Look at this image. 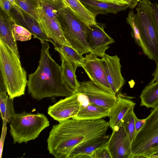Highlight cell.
<instances>
[{
  "instance_id": "obj_34",
  "label": "cell",
  "mask_w": 158,
  "mask_h": 158,
  "mask_svg": "<svg viewBox=\"0 0 158 158\" xmlns=\"http://www.w3.org/2000/svg\"><path fill=\"white\" fill-rule=\"evenodd\" d=\"M151 7L156 27L158 33V5L156 3H152Z\"/></svg>"
},
{
  "instance_id": "obj_7",
  "label": "cell",
  "mask_w": 158,
  "mask_h": 158,
  "mask_svg": "<svg viewBox=\"0 0 158 158\" xmlns=\"http://www.w3.org/2000/svg\"><path fill=\"white\" fill-rule=\"evenodd\" d=\"M152 2L140 0L136 7L138 25L143 42L149 55V59L158 63V33L155 25Z\"/></svg>"
},
{
  "instance_id": "obj_2",
  "label": "cell",
  "mask_w": 158,
  "mask_h": 158,
  "mask_svg": "<svg viewBox=\"0 0 158 158\" xmlns=\"http://www.w3.org/2000/svg\"><path fill=\"white\" fill-rule=\"evenodd\" d=\"M42 48L38 67L29 74L28 93L38 101L45 98L70 96L76 92L64 82L61 66L52 58L48 41L40 42Z\"/></svg>"
},
{
  "instance_id": "obj_9",
  "label": "cell",
  "mask_w": 158,
  "mask_h": 158,
  "mask_svg": "<svg viewBox=\"0 0 158 158\" xmlns=\"http://www.w3.org/2000/svg\"><path fill=\"white\" fill-rule=\"evenodd\" d=\"M105 23L97 22L87 26L86 39L90 52L98 57H102L109 45L115 42L105 31Z\"/></svg>"
},
{
  "instance_id": "obj_11",
  "label": "cell",
  "mask_w": 158,
  "mask_h": 158,
  "mask_svg": "<svg viewBox=\"0 0 158 158\" xmlns=\"http://www.w3.org/2000/svg\"><path fill=\"white\" fill-rule=\"evenodd\" d=\"M97 57L91 52L86 55L81 67L94 84L108 92L115 94L108 82L102 59Z\"/></svg>"
},
{
  "instance_id": "obj_20",
  "label": "cell",
  "mask_w": 158,
  "mask_h": 158,
  "mask_svg": "<svg viewBox=\"0 0 158 158\" xmlns=\"http://www.w3.org/2000/svg\"><path fill=\"white\" fill-rule=\"evenodd\" d=\"M110 110L89 103L85 107H81L76 115L72 118L87 120H100L108 117Z\"/></svg>"
},
{
  "instance_id": "obj_3",
  "label": "cell",
  "mask_w": 158,
  "mask_h": 158,
  "mask_svg": "<svg viewBox=\"0 0 158 158\" xmlns=\"http://www.w3.org/2000/svg\"><path fill=\"white\" fill-rule=\"evenodd\" d=\"M0 74L11 98L25 94L27 85V72L14 52L0 40Z\"/></svg>"
},
{
  "instance_id": "obj_31",
  "label": "cell",
  "mask_w": 158,
  "mask_h": 158,
  "mask_svg": "<svg viewBox=\"0 0 158 158\" xmlns=\"http://www.w3.org/2000/svg\"><path fill=\"white\" fill-rule=\"evenodd\" d=\"M111 158L106 146L99 148L95 151L90 156V158Z\"/></svg>"
},
{
  "instance_id": "obj_13",
  "label": "cell",
  "mask_w": 158,
  "mask_h": 158,
  "mask_svg": "<svg viewBox=\"0 0 158 158\" xmlns=\"http://www.w3.org/2000/svg\"><path fill=\"white\" fill-rule=\"evenodd\" d=\"M81 107L78 93L77 92L50 106L48 109V114L54 119L59 122L75 116Z\"/></svg>"
},
{
  "instance_id": "obj_24",
  "label": "cell",
  "mask_w": 158,
  "mask_h": 158,
  "mask_svg": "<svg viewBox=\"0 0 158 158\" xmlns=\"http://www.w3.org/2000/svg\"><path fill=\"white\" fill-rule=\"evenodd\" d=\"M6 91H0V116L3 122H10L15 114L14 109L13 100L6 94Z\"/></svg>"
},
{
  "instance_id": "obj_8",
  "label": "cell",
  "mask_w": 158,
  "mask_h": 158,
  "mask_svg": "<svg viewBox=\"0 0 158 158\" xmlns=\"http://www.w3.org/2000/svg\"><path fill=\"white\" fill-rule=\"evenodd\" d=\"M34 0L35 2V11L36 20L43 31L53 41L54 45L70 46L64 37L58 19H53L48 16L40 3L38 0Z\"/></svg>"
},
{
  "instance_id": "obj_22",
  "label": "cell",
  "mask_w": 158,
  "mask_h": 158,
  "mask_svg": "<svg viewBox=\"0 0 158 158\" xmlns=\"http://www.w3.org/2000/svg\"><path fill=\"white\" fill-rule=\"evenodd\" d=\"M140 106L154 108L158 105V81H151L143 89L139 96Z\"/></svg>"
},
{
  "instance_id": "obj_25",
  "label": "cell",
  "mask_w": 158,
  "mask_h": 158,
  "mask_svg": "<svg viewBox=\"0 0 158 158\" xmlns=\"http://www.w3.org/2000/svg\"><path fill=\"white\" fill-rule=\"evenodd\" d=\"M54 49L69 61L77 67H82L84 57L71 47L66 45L58 46L54 45Z\"/></svg>"
},
{
  "instance_id": "obj_1",
  "label": "cell",
  "mask_w": 158,
  "mask_h": 158,
  "mask_svg": "<svg viewBox=\"0 0 158 158\" xmlns=\"http://www.w3.org/2000/svg\"><path fill=\"white\" fill-rule=\"evenodd\" d=\"M108 122L105 120L68 119L53 125L47 139V149L56 158H68L73 151L90 140L106 135Z\"/></svg>"
},
{
  "instance_id": "obj_38",
  "label": "cell",
  "mask_w": 158,
  "mask_h": 158,
  "mask_svg": "<svg viewBox=\"0 0 158 158\" xmlns=\"http://www.w3.org/2000/svg\"><path fill=\"white\" fill-rule=\"evenodd\" d=\"M152 76L154 78L152 80V81H158V63H156V69L153 73Z\"/></svg>"
},
{
  "instance_id": "obj_16",
  "label": "cell",
  "mask_w": 158,
  "mask_h": 158,
  "mask_svg": "<svg viewBox=\"0 0 158 158\" xmlns=\"http://www.w3.org/2000/svg\"><path fill=\"white\" fill-rule=\"evenodd\" d=\"M85 7L96 16L99 14H114L125 10L129 7L128 5H120L98 0H79Z\"/></svg>"
},
{
  "instance_id": "obj_17",
  "label": "cell",
  "mask_w": 158,
  "mask_h": 158,
  "mask_svg": "<svg viewBox=\"0 0 158 158\" xmlns=\"http://www.w3.org/2000/svg\"><path fill=\"white\" fill-rule=\"evenodd\" d=\"M110 135L106 134L87 141L74 149L68 158H90L95 151L106 146Z\"/></svg>"
},
{
  "instance_id": "obj_36",
  "label": "cell",
  "mask_w": 158,
  "mask_h": 158,
  "mask_svg": "<svg viewBox=\"0 0 158 158\" xmlns=\"http://www.w3.org/2000/svg\"><path fill=\"white\" fill-rule=\"evenodd\" d=\"M145 122V118L144 119H139L137 118L135 115V127L136 134L142 127Z\"/></svg>"
},
{
  "instance_id": "obj_4",
  "label": "cell",
  "mask_w": 158,
  "mask_h": 158,
  "mask_svg": "<svg viewBox=\"0 0 158 158\" xmlns=\"http://www.w3.org/2000/svg\"><path fill=\"white\" fill-rule=\"evenodd\" d=\"M49 125L48 118L44 114L24 111L14 115L10 123V132L14 144L26 143L38 138L41 132Z\"/></svg>"
},
{
  "instance_id": "obj_23",
  "label": "cell",
  "mask_w": 158,
  "mask_h": 158,
  "mask_svg": "<svg viewBox=\"0 0 158 158\" xmlns=\"http://www.w3.org/2000/svg\"><path fill=\"white\" fill-rule=\"evenodd\" d=\"M66 7L70 9L87 25L96 23V17L88 10L79 0H63Z\"/></svg>"
},
{
  "instance_id": "obj_15",
  "label": "cell",
  "mask_w": 158,
  "mask_h": 158,
  "mask_svg": "<svg viewBox=\"0 0 158 158\" xmlns=\"http://www.w3.org/2000/svg\"><path fill=\"white\" fill-rule=\"evenodd\" d=\"M134 98L121 92L116 94L115 102L108 116L109 126L112 130L118 129L126 114L132 107L135 106L136 104L132 100Z\"/></svg>"
},
{
  "instance_id": "obj_6",
  "label": "cell",
  "mask_w": 158,
  "mask_h": 158,
  "mask_svg": "<svg viewBox=\"0 0 158 158\" xmlns=\"http://www.w3.org/2000/svg\"><path fill=\"white\" fill-rule=\"evenodd\" d=\"M58 19L70 46L82 55L90 53L86 39L87 25L68 7L59 11Z\"/></svg>"
},
{
  "instance_id": "obj_27",
  "label": "cell",
  "mask_w": 158,
  "mask_h": 158,
  "mask_svg": "<svg viewBox=\"0 0 158 158\" xmlns=\"http://www.w3.org/2000/svg\"><path fill=\"white\" fill-rule=\"evenodd\" d=\"M9 18L13 35L15 40L20 41L30 40L32 36L31 33L25 27L18 24L12 16Z\"/></svg>"
},
{
  "instance_id": "obj_21",
  "label": "cell",
  "mask_w": 158,
  "mask_h": 158,
  "mask_svg": "<svg viewBox=\"0 0 158 158\" xmlns=\"http://www.w3.org/2000/svg\"><path fill=\"white\" fill-rule=\"evenodd\" d=\"M61 62V68L63 78L67 85L76 93L78 92L80 82L77 80L76 71L77 68L60 54Z\"/></svg>"
},
{
  "instance_id": "obj_18",
  "label": "cell",
  "mask_w": 158,
  "mask_h": 158,
  "mask_svg": "<svg viewBox=\"0 0 158 158\" xmlns=\"http://www.w3.org/2000/svg\"><path fill=\"white\" fill-rule=\"evenodd\" d=\"M13 14L19 22L27 29L35 38L40 42L46 41L54 44L53 41L45 34L39 26L36 20L29 15L23 12L22 15H19L14 9Z\"/></svg>"
},
{
  "instance_id": "obj_29",
  "label": "cell",
  "mask_w": 158,
  "mask_h": 158,
  "mask_svg": "<svg viewBox=\"0 0 158 158\" xmlns=\"http://www.w3.org/2000/svg\"><path fill=\"white\" fill-rule=\"evenodd\" d=\"M18 5L24 12L36 20V17L35 13V4L31 0H16Z\"/></svg>"
},
{
  "instance_id": "obj_10",
  "label": "cell",
  "mask_w": 158,
  "mask_h": 158,
  "mask_svg": "<svg viewBox=\"0 0 158 158\" xmlns=\"http://www.w3.org/2000/svg\"><path fill=\"white\" fill-rule=\"evenodd\" d=\"M78 92L85 95L90 103L107 109H111L116 101V94L102 89L90 80L80 82Z\"/></svg>"
},
{
  "instance_id": "obj_26",
  "label": "cell",
  "mask_w": 158,
  "mask_h": 158,
  "mask_svg": "<svg viewBox=\"0 0 158 158\" xmlns=\"http://www.w3.org/2000/svg\"><path fill=\"white\" fill-rule=\"evenodd\" d=\"M126 22L131 28V35L134 39L135 43L141 48L143 53L149 58V55L142 40L135 14L133 10H131L129 11Z\"/></svg>"
},
{
  "instance_id": "obj_5",
  "label": "cell",
  "mask_w": 158,
  "mask_h": 158,
  "mask_svg": "<svg viewBox=\"0 0 158 158\" xmlns=\"http://www.w3.org/2000/svg\"><path fill=\"white\" fill-rule=\"evenodd\" d=\"M131 158H152L158 152V105L153 108L131 145Z\"/></svg>"
},
{
  "instance_id": "obj_14",
  "label": "cell",
  "mask_w": 158,
  "mask_h": 158,
  "mask_svg": "<svg viewBox=\"0 0 158 158\" xmlns=\"http://www.w3.org/2000/svg\"><path fill=\"white\" fill-rule=\"evenodd\" d=\"M101 57L109 83L116 94L125 83L121 73L120 59L117 55L110 56L106 53Z\"/></svg>"
},
{
  "instance_id": "obj_28",
  "label": "cell",
  "mask_w": 158,
  "mask_h": 158,
  "mask_svg": "<svg viewBox=\"0 0 158 158\" xmlns=\"http://www.w3.org/2000/svg\"><path fill=\"white\" fill-rule=\"evenodd\" d=\"M134 106L132 107L123 118L122 124L128 134L131 143L136 134L135 127Z\"/></svg>"
},
{
  "instance_id": "obj_19",
  "label": "cell",
  "mask_w": 158,
  "mask_h": 158,
  "mask_svg": "<svg viewBox=\"0 0 158 158\" xmlns=\"http://www.w3.org/2000/svg\"><path fill=\"white\" fill-rule=\"evenodd\" d=\"M0 40L20 59L16 40L13 35L10 19L5 17L1 13L0 16Z\"/></svg>"
},
{
  "instance_id": "obj_37",
  "label": "cell",
  "mask_w": 158,
  "mask_h": 158,
  "mask_svg": "<svg viewBox=\"0 0 158 158\" xmlns=\"http://www.w3.org/2000/svg\"><path fill=\"white\" fill-rule=\"evenodd\" d=\"M11 4L14 9L20 15H22L23 14V11L20 9L16 0H8Z\"/></svg>"
},
{
  "instance_id": "obj_30",
  "label": "cell",
  "mask_w": 158,
  "mask_h": 158,
  "mask_svg": "<svg viewBox=\"0 0 158 158\" xmlns=\"http://www.w3.org/2000/svg\"><path fill=\"white\" fill-rule=\"evenodd\" d=\"M41 3L51 6L59 11L66 7L63 0H38Z\"/></svg>"
},
{
  "instance_id": "obj_12",
  "label": "cell",
  "mask_w": 158,
  "mask_h": 158,
  "mask_svg": "<svg viewBox=\"0 0 158 158\" xmlns=\"http://www.w3.org/2000/svg\"><path fill=\"white\" fill-rule=\"evenodd\" d=\"M131 142L122 123L113 130L106 146L111 158H131Z\"/></svg>"
},
{
  "instance_id": "obj_32",
  "label": "cell",
  "mask_w": 158,
  "mask_h": 158,
  "mask_svg": "<svg viewBox=\"0 0 158 158\" xmlns=\"http://www.w3.org/2000/svg\"><path fill=\"white\" fill-rule=\"evenodd\" d=\"M41 4L43 9L48 16L53 19H58V10L48 5L44 4Z\"/></svg>"
},
{
  "instance_id": "obj_33",
  "label": "cell",
  "mask_w": 158,
  "mask_h": 158,
  "mask_svg": "<svg viewBox=\"0 0 158 158\" xmlns=\"http://www.w3.org/2000/svg\"><path fill=\"white\" fill-rule=\"evenodd\" d=\"M0 6L2 10L8 17L10 18L12 16L10 10L13 7L9 0H0Z\"/></svg>"
},
{
  "instance_id": "obj_35",
  "label": "cell",
  "mask_w": 158,
  "mask_h": 158,
  "mask_svg": "<svg viewBox=\"0 0 158 158\" xmlns=\"http://www.w3.org/2000/svg\"><path fill=\"white\" fill-rule=\"evenodd\" d=\"M104 2L112 3L120 5H128L129 8L132 9V3L131 0H98Z\"/></svg>"
},
{
  "instance_id": "obj_39",
  "label": "cell",
  "mask_w": 158,
  "mask_h": 158,
  "mask_svg": "<svg viewBox=\"0 0 158 158\" xmlns=\"http://www.w3.org/2000/svg\"><path fill=\"white\" fill-rule=\"evenodd\" d=\"M132 3V8L134 9L137 6L138 3L140 0H131Z\"/></svg>"
}]
</instances>
